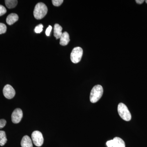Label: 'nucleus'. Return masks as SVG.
I'll use <instances>...</instances> for the list:
<instances>
[{"label": "nucleus", "mask_w": 147, "mask_h": 147, "mask_svg": "<svg viewBox=\"0 0 147 147\" xmlns=\"http://www.w3.org/2000/svg\"><path fill=\"white\" fill-rule=\"evenodd\" d=\"M47 7L45 4L39 3L37 4L34 10V16L35 18L38 20L42 19L47 14Z\"/></svg>", "instance_id": "nucleus-1"}, {"label": "nucleus", "mask_w": 147, "mask_h": 147, "mask_svg": "<svg viewBox=\"0 0 147 147\" xmlns=\"http://www.w3.org/2000/svg\"><path fill=\"white\" fill-rule=\"evenodd\" d=\"M103 89L102 86L97 85L92 89L90 94V100L92 103H95L102 97Z\"/></svg>", "instance_id": "nucleus-2"}, {"label": "nucleus", "mask_w": 147, "mask_h": 147, "mask_svg": "<svg viewBox=\"0 0 147 147\" xmlns=\"http://www.w3.org/2000/svg\"><path fill=\"white\" fill-rule=\"evenodd\" d=\"M118 112L120 117L125 121H129L131 119V115L126 105L123 103H119L118 106Z\"/></svg>", "instance_id": "nucleus-3"}, {"label": "nucleus", "mask_w": 147, "mask_h": 147, "mask_svg": "<svg viewBox=\"0 0 147 147\" xmlns=\"http://www.w3.org/2000/svg\"><path fill=\"white\" fill-rule=\"evenodd\" d=\"M83 54V50L81 47H77L74 48L70 55V59L74 63L79 62L82 59Z\"/></svg>", "instance_id": "nucleus-4"}, {"label": "nucleus", "mask_w": 147, "mask_h": 147, "mask_svg": "<svg viewBox=\"0 0 147 147\" xmlns=\"http://www.w3.org/2000/svg\"><path fill=\"white\" fill-rule=\"evenodd\" d=\"M32 139L34 144L36 146L40 147L43 144L44 139L42 133L40 131H33L32 134Z\"/></svg>", "instance_id": "nucleus-5"}, {"label": "nucleus", "mask_w": 147, "mask_h": 147, "mask_svg": "<svg viewBox=\"0 0 147 147\" xmlns=\"http://www.w3.org/2000/svg\"><path fill=\"white\" fill-rule=\"evenodd\" d=\"M3 94L6 98L10 99L15 96L16 92L13 87L11 85L7 84L4 87Z\"/></svg>", "instance_id": "nucleus-6"}, {"label": "nucleus", "mask_w": 147, "mask_h": 147, "mask_svg": "<svg viewBox=\"0 0 147 147\" xmlns=\"http://www.w3.org/2000/svg\"><path fill=\"white\" fill-rule=\"evenodd\" d=\"M23 113L20 108H16L11 115V121L14 123H18L21 121L23 118Z\"/></svg>", "instance_id": "nucleus-7"}, {"label": "nucleus", "mask_w": 147, "mask_h": 147, "mask_svg": "<svg viewBox=\"0 0 147 147\" xmlns=\"http://www.w3.org/2000/svg\"><path fill=\"white\" fill-rule=\"evenodd\" d=\"M60 40V44L62 46L67 45L70 41L69 36L68 33L66 32H64L61 36Z\"/></svg>", "instance_id": "nucleus-8"}, {"label": "nucleus", "mask_w": 147, "mask_h": 147, "mask_svg": "<svg viewBox=\"0 0 147 147\" xmlns=\"http://www.w3.org/2000/svg\"><path fill=\"white\" fill-rule=\"evenodd\" d=\"M21 146L22 147H33L31 139L27 135L24 136L21 140Z\"/></svg>", "instance_id": "nucleus-9"}, {"label": "nucleus", "mask_w": 147, "mask_h": 147, "mask_svg": "<svg viewBox=\"0 0 147 147\" xmlns=\"http://www.w3.org/2000/svg\"><path fill=\"white\" fill-rule=\"evenodd\" d=\"M18 20V16L15 13H11L7 16L6 22L9 25H12Z\"/></svg>", "instance_id": "nucleus-10"}, {"label": "nucleus", "mask_w": 147, "mask_h": 147, "mask_svg": "<svg viewBox=\"0 0 147 147\" xmlns=\"http://www.w3.org/2000/svg\"><path fill=\"white\" fill-rule=\"evenodd\" d=\"M63 28L59 24H55L54 26V35L56 39L60 38L62 34Z\"/></svg>", "instance_id": "nucleus-11"}, {"label": "nucleus", "mask_w": 147, "mask_h": 147, "mask_svg": "<svg viewBox=\"0 0 147 147\" xmlns=\"http://www.w3.org/2000/svg\"><path fill=\"white\" fill-rule=\"evenodd\" d=\"M113 147H125V143L123 140L118 137H116L113 139Z\"/></svg>", "instance_id": "nucleus-12"}, {"label": "nucleus", "mask_w": 147, "mask_h": 147, "mask_svg": "<svg viewBox=\"0 0 147 147\" xmlns=\"http://www.w3.org/2000/svg\"><path fill=\"white\" fill-rule=\"evenodd\" d=\"M5 2L7 7L9 9L14 8L18 3L17 0H6Z\"/></svg>", "instance_id": "nucleus-13"}, {"label": "nucleus", "mask_w": 147, "mask_h": 147, "mask_svg": "<svg viewBox=\"0 0 147 147\" xmlns=\"http://www.w3.org/2000/svg\"><path fill=\"white\" fill-rule=\"evenodd\" d=\"M7 142L5 131H0V146H3Z\"/></svg>", "instance_id": "nucleus-14"}, {"label": "nucleus", "mask_w": 147, "mask_h": 147, "mask_svg": "<svg viewBox=\"0 0 147 147\" xmlns=\"http://www.w3.org/2000/svg\"><path fill=\"white\" fill-rule=\"evenodd\" d=\"M7 31V27L5 24L0 23V34L5 33Z\"/></svg>", "instance_id": "nucleus-15"}, {"label": "nucleus", "mask_w": 147, "mask_h": 147, "mask_svg": "<svg viewBox=\"0 0 147 147\" xmlns=\"http://www.w3.org/2000/svg\"><path fill=\"white\" fill-rule=\"evenodd\" d=\"M43 25L42 24H40L38 25L35 27L34 29V31L36 33L39 34L41 33L42 31V28H43Z\"/></svg>", "instance_id": "nucleus-16"}, {"label": "nucleus", "mask_w": 147, "mask_h": 147, "mask_svg": "<svg viewBox=\"0 0 147 147\" xmlns=\"http://www.w3.org/2000/svg\"><path fill=\"white\" fill-rule=\"evenodd\" d=\"M63 0H53L52 3L55 6H59L63 3Z\"/></svg>", "instance_id": "nucleus-17"}, {"label": "nucleus", "mask_w": 147, "mask_h": 147, "mask_svg": "<svg viewBox=\"0 0 147 147\" xmlns=\"http://www.w3.org/2000/svg\"><path fill=\"white\" fill-rule=\"evenodd\" d=\"M7 12V10L4 6L0 5V16L4 15Z\"/></svg>", "instance_id": "nucleus-18"}, {"label": "nucleus", "mask_w": 147, "mask_h": 147, "mask_svg": "<svg viewBox=\"0 0 147 147\" xmlns=\"http://www.w3.org/2000/svg\"><path fill=\"white\" fill-rule=\"evenodd\" d=\"M6 121L5 119H0V129L4 127L5 126L6 124Z\"/></svg>", "instance_id": "nucleus-19"}, {"label": "nucleus", "mask_w": 147, "mask_h": 147, "mask_svg": "<svg viewBox=\"0 0 147 147\" xmlns=\"http://www.w3.org/2000/svg\"><path fill=\"white\" fill-rule=\"evenodd\" d=\"M52 30V27L51 26H49V27L46 29V31H45V34L47 36H50V32Z\"/></svg>", "instance_id": "nucleus-20"}, {"label": "nucleus", "mask_w": 147, "mask_h": 147, "mask_svg": "<svg viewBox=\"0 0 147 147\" xmlns=\"http://www.w3.org/2000/svg\"><path fill=\"white\" fill-rule=\"evenodd\" d=\"M106 145L108 147H113V140H110V141H108L106 143Z\"/></svg>", "instance_id": "nucleus-21"}, {"label": "nucleus", "mask_w": 147, "mask_h": 147, "mask_svg": "<svg viewBox=\"0 0 147 147\" xmlns=\"http://www.w3.org/2000/svg\"><path fill=\"white\" fill-rule=\"evenodd\" d=\"M136 2L137 3L139 4H142L144 2V0H136Z\"/></svg>", "instance_id": "nucleus-22"}, {"label": "nucleus", "mask_w": 147, "mask_h": 147, "mask_svg": "<svg viewBox=\"0 0 147 147\" xmlns=\"http://www.w3.org/2000/svg\"><path fill=\"white\" fill-rule=\"evenodd\" d=\"M146 3H147V0H146Z\"/></svg>", "instance_id": "nucleus-23"}]
</instances>
